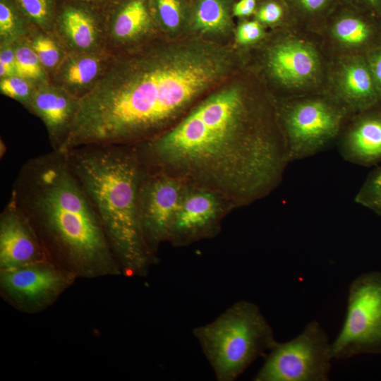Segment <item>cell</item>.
Returning a JSON list of instances; mask_svg holds the SVG:
<instances>
[{
    "label": "cell",
    "mask_w": 381,
    "mask_h": 381,
    "mask_svg": "<svg viewBox=\"0 0 381 381\" xmlns=\"http://www.w3.org/2000/svg\"><path fill=\"white\" fill-rule=\"evenodd\" d=\"M78 278L49 260L0 270L1 298L18 311L34 314L53 305Z\"/></svg>",
    "instance_id": "obj_10"
},
{
    "label": "cell",
    "mask_w": 381,
    "mask_h": 381,
    "mask_svg": "<svg viewBox=\"0 0 381 381\" xmlns=\"http://www.w3.org/2000/svg\"><path fill=\"white\" fill-rule=\"evenodd\" d=\"M24 13L39 24H44L49 18L48 0H17Z\"/></svg>",
    "instance_id": "obj_30"
},
{
    "label": "cell",
    "mask_w": 381,
    "mask_h": 381,
    "mask_svg": "<svg viewBox=\"0 0 381 381\" xmlns=\"http://www.w3.org/2000/svg\"><path fill=\"white\" fill-rule=\"evenodd\" d=\"M10 198L33 227L49 261L77 278L122 274L102 223L64 152L52 150L27 160Z\"/></svg>",
    "instance_id": "obj_3"
},
{
    "label": "cell",
    "mask_w": 381,
    "mask_h": 381,
    "mask_svg": "<svg viewBox=\"0 0 381 381\" xmlns=\"http://www.w3.org/2000/svg\"><path fill=\"white\" fill-rule=\"evenodd\" d=\"M42 64L46 67L54 66L59 59V52L54 42L47 37H40L32 44Z\"/></svg>",
    "instance_id": "obj_29"
},
{
    "label": "cell",
    "mask_w": 381,
    "mask_h": 381,
    "mask_svg": "<svg viewBox=\"0 0 381 381\" xmlns=\"http://www.w3.org/2000/svg\"><path fill=\"white\" fill-rule=\"evenodd\" d=\"M49 260L30 222L10 198L0 214V270Z\"/></svg>",
    "instance_id": "obj_15"
},
{
    "label": "cell",
    "mask_w": 381,
    "mask_h": 381,
    "mask_svg": "<svg viewBox=\"0 0 381 381\" xmlns=\"http://www.w3.org/2000/svg\"><path fill=\"white\" fill-rule=\"evenodd\" d=\"M16 16L11 6L5 0L0 2V32L1 36L8 35L15 28Z\"/></svg>",
    "instance_id": "obj_32"
},
{
    "label": "cell",
    "mask_w": 381,
    "mask_h": 381,
    "mask_svg": "<svg viewBox=\"0 0 381 381\" xmlns=\"http://www.w3.org/2000/svg\"><path fill=\"white\" fill-rule=\"evenodd\" d=\"M275 100L289 163L312 157L337 141L353 115L325 91Z\"/></svg>",
    "instance_id": "obj_7"
},
{
    "label": "cell",
    "mask_w": 381,
    "mask_h": 381,
    "mask_svg": "<svg viewBox=\"0 0 381 381\" xmlns=\"http://www.w3.org/2000/svg\"><path fill=\"white\" fill-rule=\"evenodd\" d=\"M159 18L169 30L177 28L182 20V6L180 0H156Z\"/></svg>",
    "instance_id": "obj_27"
},
{
    "label": "cell",
    "mask_w": 381,
    "mask_h": 381,
    "mask_svg": "<svg viewBox=\"0 0 381 381\" xmlns=\"http://www.w3.org/2000/svg\"><path fill=\"white\" fill-rule=\"evenodd\" d=\"M149 16L143 0H131L118 14L114 33L120 39L132 38L146 28Z\"/></svg>",
    "instance_id": "obj_20"
},
{
    "label": "cell",
    "mask_w": 381,
    "mask_h": 381,
    "mask_svg": "<svg viewBox=\"0 0 381 381\" xmlns=\"http://www.w3.org/2000/svg\"><path fill=\"white\" fill-rule=\"evenodd\" d=\"M15 57L17 75L28 79H37L41 75V63L34 49L25 46L18 47L15 52Z\"/></svg>",
    "instance_id": "obj_25"
},
{
    "label": "cell",
    "mask_w": 381,
    "mask_h": 381,
    "mask_svg": "<svg viewBox=\"0 0 381 381\" xmlns=\"http://www.w3.org/2000/svg\"><path fill=\"white\" fill-rule=\"evenodd\" d=\"M228 67L223 53L190 45L115 64L77 98L61 152L87 145H134L159 136Z\"/></svg>",
    "instance_id": "obj_2"
},
{
    "label": "cell",
    "mask_w": 381,
    "mask_h": 381,
    "mask_svg": "<svg viewBox=\"0 0 381 381\" xmlns=\"http://www.w3.org/2000/svg\"><path fill=\"white\" fill-rule=\"evenodd\" d=\"M0 89L4 95L22 101H28L30 95L28 83L18 75L4 78L0 83Z\"/></svg>",
    "instance_id": "obj_28"
},
{
    "label": "cell",
    "mask_w": 381,
    "mask_h": 381,
    "mask_svg": "<svg viewBox=\"0 0 381 381\" xmlns=\"http://www.w3.org/2000/svg\"><path fill=\"white\" fill-rule=\"evenodd\" d=\"M344 0H285L295 25L318 33Z\"/></svg>",
    "instance_id": "obj_18"
},
{
    "label": "cell",
    "mask_w": 381,
    "mask_h": 381,
    "mask_svg": "<svg viewBox=\"0 0 381 381\" xmlns=\"http://www.w3.org/2000/svg\"><path fill=\"white\" fill-rule=\"evenodd\" d=\"M28 105L45 123L53 150L61 151L75 116L77 99L54 90H42L32 97Z\"/></svg>",
    "instance_id": "obj_17"
},
{
    "label": "cell",
    "mask_w": 381,
    "mask_h": 381,
    "mask_svg": "<svg viewBox=\"0 0 381 381\" xmlns=\"http://www.w3.org/2000/svg\"><path fill=\"white\" fill-rule=\"evenodd\" d=\"M337 144L340 155L350 163L371 167L381 162V104L353 114Z\"/></svg>",
    "instance_id": "obj_16"
},
{
    "label": "cell",
    "mask_w": 381,
    "mask_h": 381,
    "mask_svg": "<svg viewBox=\"0 0 381 381\" xmlns=\"http://www.w3.org/2000/svg\"><path fill=\"white\" fill-rule=\"evenodd\" d=\"M325 92L352 114L381 104L364 56L330 57Z\"/></svg>",
    "instance_id": "obj_14"
},
{
    "label": "cell",
    "mask_w": 381,
    "mask_h": 381,
    "mask_svg": "<svg viewBox=\"0 0 381 381\" xmlns=\"http://www.w3.org/2000/svg\"><path fill=\"white\" fill-rule=\"evenodd\" d=\"M260 0H239L233 7L235 16L247 18L255 15Z\"/></svg>",
    "instance_id": "obj_33"
},
{
    "label": "cell",
    "mask_w": 381,
    "mask_h": 381,
    "mask_svg": "<svg viewBox=\"0 0 381 381\" xmlns=\"http://www.w3.org/2000/svg\"><path fill=\"white\" fill-rule=\"evenodd\" d=\"M254 18L276 30L295 25L285 0H260Z\"/></svg>",
    "instance_id": "obj_22"
},
{
    "label": "cell",
    "mask_w": 381,
    "mask_h": 381,
    "mask_svg": "<svg viewBox=\"0 0 381 381\" xmlns=\"http://www.w3.org/2000/svg\"><path fill=\"white\" fill-rule=\"evenodd\" d=\"M15 52L11 49H4L0 53V65L4 66L16 73L15 70Z\"/></svg>",
    "instance_id": "obj_35"
},
{
    "label": "cell",
    "mask_w": 381,
    "mask_h": 381,
    "mask_svg": "<svg viewBox=\"0 0 381 381\" xmlns=\"http://www.w3.org/2000/svg\"><path fill=\"white\" fill-rule=\"evenodd\" d=\"M99 61L90 56L82 57L73 61L66 71V79L68 83L83 85L90 83L97 75Z\"/></svg>",
    "instance_id": "obj_24"
},
{
    "label": "cell",
    "mask_w": 381,
    "mask_h": 381,
    "mask_svg": "<svg viewBox=\"0 0 381 381\" xmlns=\"http://www.w3.org/2000/svg\"><path fill=\"white\" fill-rule=\"evenodd\" d=\"M331 347L337 359L381 350V274H365L351 283L346 318Z\"/></svg>",
    "instance_id": "obj_9"
},
{
    "label": "cell",
    "mask_w": 381,
    "mask_h": 381,
    "mask_svg": "<svg viewBox=\"0 0 381 381\" xmlns=\"http://www.w3.org/2000/svg\"><path fill=\"white\" fill-rule=\"evenodd\" d=\"M331 343L318 322L311 321L293 339L279 343L265 356L255 381H327Z\"/></svg>",
    "instance_id": "obj_8"
},
{
    "label": "cell",
    "mask_w": 381,
    "mask_h": 381,
    "mask_svg": "<svg viewBox=\"0 0 381 381\" xmlns=\"http://www.w3.org/2000/svg\"><path fill=\"white\" fill-rule=\"evenodd\" d=\"M318 34L330 57L365 56L381 40V21L349 0H344Z\"/></svg>",
    "instance_id": "obj_13"
},
{
    "label": "cell",
    "mask_w": 381,
    "mask_h": 381,
    "mask_svg": "<svg viewBox=\"0 0 381 381\" xmlns=\"http://www.w3.org/2000/svg\"><path fill=\"white\" fill-rule=\"evenodd\" d=\"M193 333L218 381H234L277 343L255 303L236 302L214 321Z\"/></svg>",
    "instance_id": "obj_5"
},
{
    "label": "cell",
    "mask_w": 381,
    "mask_h": 381,
    "mask_svg": "<svg viewBox=\"0 0 381 381\" xmlns=\"http://www.w3.org/2000/svg\"><path fill=\"white\" fill-rule=\"evenodd\" d=\"M126 277L145 276L158 260L141 228L138 192L144 171L133 145H87L64 152Z\"/></svg>",
    "instance_id": "obj_4"
},
{
    "label": "cell",
    "mask_w": 381,
    "mask_h": 381,
    "mask_svg": "<svg viewBox=\"0 0 381 381\" xmlns=\"http://www.w3.org/2000/svg\"><path fill=\"white\" fill-rule=\"evenodd\" d=\"M234 210L220 194L186 184L167 242L175 247H183L214 238L220 232L224 218Z\"/></svg>",
    "instance_id": "obj_11"
},
{
    "label": "cell",
    "mask_w": 381,
    "mask_h": 381,
    "mask_svg": "<svg viewBox=\"0 0 381 381\" xmlns=\"http://www.w3.org/2000/svg\"><path fill=\"white\" fill-rule=\"evenodd\" d=\"M381 98V40L364 56Z\"/></svg>",
    "instance_id": "obj_31"
},
{
    "label": "cell",
    "mask_w": 381,
    "mask_h": 381,
    "mask_svg": "<svg viewBox=\"0 0 381 381\" xmlns=\"http://www.w3.org/2000/svg\"><path fill=\"white\" fill-rule=\"evenodd\" d=\"M63 25L66 34L77 47L86 49L94 43V25L83 11L75 8L66 10L63 15Z\"/></svg>",
    "instance_id": "obj_21"
},
{
    "label": "cell",
    "mask_w": 381,
    "mask_h": 381,
    "mask_svg": "<svg viewBox=\"0 0 381 381\" xmlns=\"http://www.w3.org/2000/svg\"><path fill=\"white\" fill-rule=\"evenodd\" d=\"M144 167L138 192V209L145 240L155 255L167 242L168 233L181 201L186 183L160 171Z\"/></svg>",
    "instance_id": "obj_12"
},
{
    "label": "cell",
    "mask_w": 381,
    "mask_h": 381,
    "mask_svg": "<svg viewBox=\"0 0 381 381\" xmlns=\"http://www.w3.org/2000/svg\"><path fill=\"white\" fill-rule=\"evenodd\" d=\"M237 42L243 46L257 44L267 37L265 26L255 18L241 23L236 33Z\"/></svg>",
    "instance_id": "obj_26"
},
{
    "label": "cell",
    "mask_w": 381,
    "mask_h": 381,
    "mask_svg": "<svg viewBox=\"0 0 381 381\" xmlns=\"http://www.w3.org/2000/svg\"><path fill=\"white\" fill-rule=\"evenodd\" d=\"M381 21V0H349Z\"/></svg>",
    "instance_id": "obj_34"
},
{
    "label": "cell",
    "mask_w": 381,
    "mask_h": 381,
    "mask_svg": "<svg viewBox=\"0 0 381 381\" xmlns=\"http://www.w3.org/2000/svg\"><path fill=\"white\" fill-rule=\"evenodd\" d=\"M133 146L147 170L214 191L234 209L272 193L289 164L274 98L242 87L212 95Z\"/></svg>",
    "instance_id": "obj_1"
},
{
    "label": "cell",
    "mask_w": 381,
    "mask_h": 381,
    "mask_svg": "<svg viewBox=\"0 0 381 381\" xmlns=\"http://www.w3.org/2000/svg\"><path fill=\"white\" fill-rule=\"evenodd\" d=\"M264 45L260 64L275 99L325 91L330 56L320 35L296 25L277 29Z\"/></svg>",
    "instance_id": "obj_6"
},
{
    "label": "cell",
    "mask_w": 381,
    "mask_h": 381,
    "mask_svg": "<svg viewBox=\"0 0 381 381\" xmlns=\"http://www.w3.org/2000/svg\"><path fill=\"white\" fill-rule=\"evenodd\" d=\"M229 11L225 0H198L193 11L195 28L203 32L224 30L229 24Z\"/></svg>",
    "instance_id": "obj_19"
},
{
    "label": "cell",
    "mask_w": 381,
    "mask_h": 381,
    "mask_svg": "<svg viewBox=\"0 0 381 381\" xmlns=\"http://www.w3.org/2000/svg\"><path fill=\"white\" fill-rule=\"evenodd\" d=\"M355 202L381 216V167L368 175L356 195Z\"/></svg>",
    "instance_id": "obj_23"
}]
</instances>
